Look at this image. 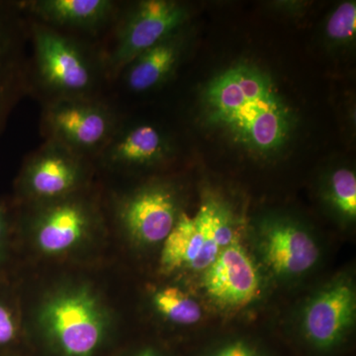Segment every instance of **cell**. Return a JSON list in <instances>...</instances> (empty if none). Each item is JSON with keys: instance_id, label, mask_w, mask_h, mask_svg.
<instances>
[{"instance_id": "cell-1", "label": "cell", "mask_w": 356, "mask_h": 356, "mask_svg": "<svg viewBox=\"0 0 356 356\" xmlns=\"http://www.w3.org/2000/svg\"><path fill=\"white\" fill-rule=\"evenodd\" d=\"M206 123L257 156L280 153L291 140L296 118L264 70L238 64L219 72L202 91Z\"/></svg>"}, {"instance_id": "cell-2", "label": "cell", "mask_w": 356, "mask_h": 356, "mask_svg": "<svg viewBox=\"0 0 356 356\" xmlns=\"http://www.w3.org/2000/svg\"><path fill=\"white\" fill-rule=\"evenodd\" d=\"M231 206L208 194L193 216L181 212L163 242L161 266L166 273L188 269L201 273L240 235Z\"/></svg>"}, {"instance_id": "cell-3", "label": "cell", "mask_w": 356, "mask_h": 356, "mask_svg": "<svg viewBox=\"0 0 356 356\" xmlns=\"http://www.w3.org/2000/svg\"><path fill=\"white\" fill-rule=\"evenodd\" d=\"M32 36L37 79L50 95V102L95 97L104 70L102 58L67 33L37 21L32 24Z\"/></svg>"}, {"instance_id": "cell-4", "label": "cell", "mask_w": 356, "mask_h": 356, "mask_svg": "<svg viewBox=\"0 0 356 356\" xmlns=\"http://www.w3.org/2000/svg\"><path fill=\"white\" fill-rule=\"evenodd\" d=\"M41 123L47 140L86 158L99 156L120 125L113 109L96 96L51 100Z\"/></svg>"}, {"instance_id": "cell-5", "label": "cell", "mask_w": 356, "mask_h": 356, "mask_svg": "<svg viewBox=\"0 0 356 356\" xmlns=\"http://www.w3.org/2000/svg\"><path fill=\"white\" fill-rule=\"evenodd\" d=\"M186 6L172 0H144L128 11L117 29L114 44L103 58L105 72L115 76L156 44L181 31L188 19Z\"/></svg>"}, {"instance_id": "cell-6", "label": "cell", "mask_w": 356, "mask_h": 356, "mask_svg": "<svg viewBox=\"0 0 356 356\" xmlns=\"http://www.w3.org/2000/svg\"><path fill=\"white\" fill-rule=\"evenodd\" d=\"M254 243L267 270L280 280L310 273L321 257L316 236L303 222L281 214L261 217L254 225Z\"/></svg>"}, {"instance_id": "cell-7", "label": "cell", "mask_w": 356, "mask_h": 356, "mask_svg": "<svg viewBox=\"0 0 356 356\" xmlns=\"http://www.w3.org/2000/svg\"><path fill=\"white\" fill-rule=\"evenodd\" d=\"M356 318L355 283L339 276L314 293L306 302L301 317V334L310 348L329 353L344 343Z\"/></svg>"}, {"instance_id": "cell-8", "label": "cell", "mask_w": 356, "mask_h": 356, "mask_svg": "<svg viewBox=\"0 0 356 356\" xmlns=\"http://www.w3.org/2000/svg\"><path fill=\"white\" fill-rule=\"evenodd\" d=\"M241 235L201 273L204 293L222 310L245 308L254 303L261 293V274Z\"/></svg>"}, {"instance_id": "cell-9", "label": "cell", "mask_w": 356, "mask_h": 356, "mask_svg": "<svg viewBox=\"0 0 356 356\" xmlns=\"http://www.w3.org/2000/svg\"><path fill=\"white\" fill-rule=\"evenodd\" d=\"M44 323L65 353L88 356L102 339V315L90 296L69 293L47 307Z\"/></svg>"}, {"instance_id": "cell-10", "label": "cell", "mask_w": 356, "mask_h": 356, "mask_svg": "<svg viewBox=\"0 0 356 356\" xmlns=\"http://www.w3.org/2000/svg\"><path fill=\"white\" fill-rule=\"evenodd\" d=\"M180 212L177 191L165 184L146 185L125 199L122 222L130 235L145 245L165 242Z\"/></svg>"}, {"instance_id": "cell-11", "label": "cell", "mask_w": 356, "mask_h": 356, "mask_svg": "<svg viewBox=\"0 0 356 356\" xmlns=\"http://www.w3.org/2000/svg\"><path fill=\"white\" fill-rule=\"evenodd\" d=\"M86 156L46 140L26 163L23 181L34 197L53 200L64 197L83 179Z\"/></svg>"}, {"instance_id": "cell-12", "label": "cell", "mask_w": 356, "mask_h": 356, "mask_svg": "<svg viewBox=\"0 0 356 356\" xmlns=\"http://www.w3.org/2000/svg\"><path fill=\"white\" fill-rule=\"evenodd\" d=\"M172 154L165 134L151 124L119 125L113 137L99 154L104 163L117 168H147L165 161Z\"/></svg>"}, {"instance_id": "cell-13", "label": "cell", "mask_w": 356, "mask_h": 356, "mask_svg": "<svg viewBox=\"0 0 356 356\" xmlns=\"http://www.w3.org/2000/svg\"><path fill=\"white\" fill-rule=\"evenodd\" d=\"M25 7L42 24L89 34L105 28L116 14L111 0H35L26 2Z\"/></svg>"}, {"instance_id": "cell-14", "label": "cell", "mask_w": 356, "mask_h": 356, "mask_svg": "<svg viewBox=\"0 0 356 356\" xmlns=\"http://www.w3.org/2000/svg\"><path fill=\"white\" fill-rule=\"evenodd\" d=\"M40 215L37 222V242L48 254H58L79 242L90 222V215L83 204L74 200L55 199Z\"/></svg>"}, {"instance_id": "cell-15", "label": "cell", "mask_w": 356, "mask_h": 356, "mask_svg": "<svg viewBox=\"0 0 356 356\" xmlns=\"http://www.w3.org/2000/svg\"><path fill=\"white\" fill-rule=\"evenodd\" d=\"M184 51V41L179 31L143 53L123 70L126 86L136 93L158 88L172 76Z\"/></svg>"}, {"instance_id": "cell-16", "label": "cell", "mask_w": 356, "mask_h": 356, "mask_svg": "<svg viewBox=\"0 0 356 356\" xmlns=\"http://www.w3.org/2000/svg\"><path fill=\"white\" fill-rule=\"evenodd\" d=\"M323 196L330 210L344 224L356 219V177L348 168H337L327 178Z\"/></svg>"}, {"instance_id": "cell-17", "label": "cell", "mask_w": 356, "mask_h": 356, "mask_svg": "<svg viewBox=\"0 0 356 356\" xmlns=\"http://www.w3.org/2000/svg\"><path fill=\"white\" fill-rule=\"evenodd\" d=\"M156 311L166 320L180 325H197L204 317L200 303L180 288L168 286L154 295Z\"/></svg>"}, {"instance_id": "cell-18", "label": "cell", "mask_w": 356, "mask_h": 356, "mask_svg": "<svg viewBox=\"0 0 356 356\" xmlns=\"http://www.w3.org/2000/svg\"><path fill=\"white\" fill-rule=\"evenodd\" d=\"M325 37L337 46L350 44L355 38V1H344L330 14L325 27Z\"/></svg>"}, {"instance_id": "cell-19", "label": "cell", "mask_w": 356, "mask_h": 356, "mask_svg": "<svg viewBox=\"0 0 356 356\" xmlns=\"http://www.w3.org/2000/svg\"><path fill=\"white\" fill-rule=\"evenodd\" d=\"M205 356H266L264 351L247 339H229L212 348Z\"/></svg>"}, {"instance_id": "cell-20", "label": "cell", "mask_w": 356, "mask_h": 356, "mask_svg": "<svg viewBox=\"0 0 356 356\" xmlns=\"http://www.w3.org/2000/svg\"><path fill=\"white\" fill-rule=\"evenodd\" d=\"M15 322L11 312L0 304V344L10 343L15 337Z\"/></svg>"}, {"instance_id": "cell-21", "label": "cell", "mask_w": 356, "mask_h": 356, "mask_svg": "<svg viewBox=\"0 0 356 356\" xmlns=\"http://www.w3.org/2000/svg\"><path fill=\"white\" fill-rule=\"evenodd\" d=\"M4 220H6V216H4V211L1 207H0V242H1L2 236H3Z\"/></svg>"}, {"instance_id": "cell-22", "label": "cell", "mask_w": 356, "mask_h": 356, "mask_svg": "<svg viewBox=\"0 0 356 356\" xmlns=\"http://www.w3.org/2000/svg\"><path fill=\"white\" fill-rule=\"evenodd\" d=\"M138 356H156V355H154V353H153V351L146 350V351H144V353H140V355H138Z\"/></svg>"}, {"instance_id": "cell-23", "label": "cell", "mask_w": 356, "mask_h": 356, "mask_svg": "<svg viewBox=\"0 0 356 356\" xmlns=\"http://www.w3.org/2000/svg\"><path fill=\"white\" fill-rule=\"evenodd\" d=\"M0 92H1V74H0Z\"/></svg>"}]
</instances>
